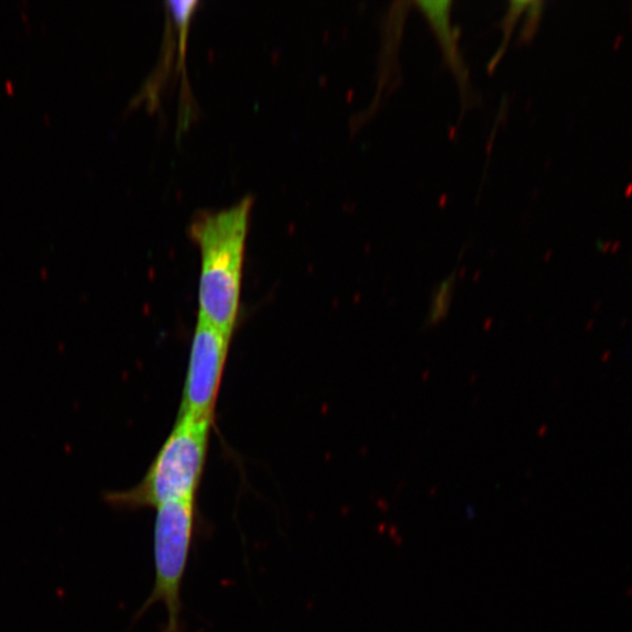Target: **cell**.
Instances as JSON below:
<instances>
[{"instance_id": "obj_3", "label": "cell", "mask_w": 632, "mask_h": 632, "mask_svg": "<svg viewBox=\"0 0 632 632\" xmlns=\"http://www.w3.org/2000/svg\"><path fill=\"white\" fill-rule=\"evenodd\" d=\"M198 500L172 501L156 509L154 524L155 582L137 620L156 603H163L168 620L161 632H184L182 586L200 527Z\"/></svg>"}, {"instance_id": "obj_7", "label": "cell", "mask_w": 632, "mask_h": 632, "mask_svg": "<svg viewBox=\"0 0 632 632\" xmlns=\"http://www.w3.org/2000/svg\"><path fill=\"white\" fill-rule=\"evenodd\" d=\"M529 6L530 2H511L510 9L503 20L504 42L503 44H501L499 51L494 55V58L490 64V67H494V65L498 64L501 58H503L505 48L511 41V36L514 32V28L517 23V20L520 15L526 12Z\"/></svg>"}, {"instance_id": "obj_4", "label": "cell", "mask_w": 632, "mask_h": 632, "mask_svg": "<svg viewBox=\"0 0 632 632\" xmlns=\"http://www.w3.org/2000/svg\"><path fill=\"white\" fill-rule=\"evenodd\" d=\"M231 339L207 320L197 319L178 414L215 421Z\"/></svg>"}, {"instance_id": "obj_6", "label": "cell", "mask_w": 632, "mask_h": 632, "mask_svg": "<svg viewBox=\"0 0 632 632\" xmlns=\"http://www.w3.org/2000/svg\"><path fill=\"white\" fill-rule=\"evenodd\" d=\"M457 284V273L454 272L437 286L432 296L429 312H427L425 327H436L442 324L450 313L451 303Z\"/></svg>"}, {"instance_id": "obj_5", "label": "cell", "mask_w": 632, "mask_h": 632, "mask_svg": "<svg viewBox=\"0 0 632 632\" xmlns=\"http://www.w3.org/2000/svg\"><path fill=\"white\" fill-rule=\"evenodd\" d=\"M426 20L429 21L443 50L444 58L457 78L461 97L467 95L470 86L468 68L465 67L459 48L458 31L451 24L453 2H417Z\"/></svg>"}, {"instance_id": "obj_2", "label": "cell", "mask_w": 632, "mask_h": 632, "mask_svg": "<svg viewBox=\"0 0 632 632\" xmlns=\"http://www.w3.org/2000/svg\"><path fill=\"white\" fill-rule=\"evenodd\" d=\"M214 422L178 414L174 429L138 486L103 494L107 505L120 512L156 510L172 501L198 500L206 471Z\"/></svg>"}, {"instance_id": "obj_1", "label": "cell", "mask_w": 632, "mask_h": 632, "mask_svg": "<svg viewBox=\"0 0 632 632\" xmlns=\"http://www.w3.org/2000/svg\"><path fill=\"white\" fill-rule=\"evenodd\" d=\"M253 197L220 211H204L189 236L200 253L198 318L233 337L243 291L247 240Z\"/></svg>"}, {"instance_id": "obj_8", "label": "cell", "mask_w": 632, "mask_h": 632, "mask_svg": "<svg viewBox=\"0 0 632 632\" xmlns=\"http://www.w3.org/2000/svg\"><path fill=\"white\" fill-rule=\"evenodd\" d=\"M543 12V3L542 2H530V6L526 9V17H525V25L522 31V39L523 41H527L533 35L536 26L538 24V20H541Z\"/></svg>"}]
</instances>
